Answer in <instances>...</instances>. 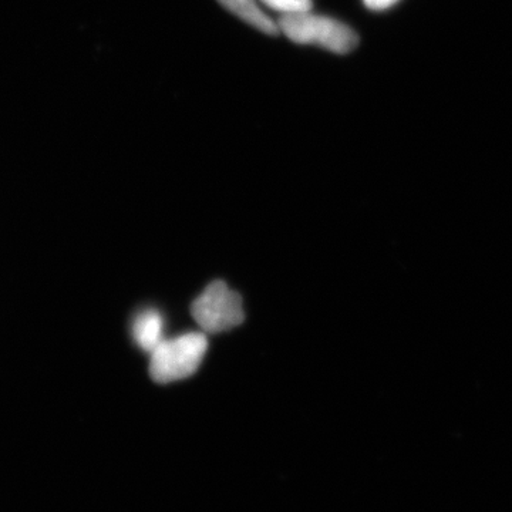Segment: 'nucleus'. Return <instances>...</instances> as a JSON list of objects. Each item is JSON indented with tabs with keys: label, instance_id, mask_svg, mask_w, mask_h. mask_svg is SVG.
<instances>
[{
	"label": "nucleus",
	"instance_id": "f257e3e1",
	"mask_svg": "<svg viewBox=\"0 0 512 512\" xmlns=\"http://www.w3.org/2000/svg\"><path fill=\"white\" fill-rule=\"evenodd\" d=\"M278 26L298 45H315L338 55H346L359 45V36L348 25L311 12L282 16Z\"/></svg>",
	"mask_w": 512,
	"mask_h": 512
},
{
	"label": "nucleus",
	"instance_id": "f03ea898",
	"mask_svg": "<svg viewBox=\"0 0 512 512\" xmlns=\"http://www.w3.org/2000/svg\"><path fill=\"white\" fill-rule=\"evenodd\" d=\"M208 339L204 333H187L171 340H163L151 353L150 375L154 382L165 384L190 377L197 372Z\"/></svg>",
	"mask_w": 512,
	"mask_h": 512
},
{
	"label": "nucleus",
	"instance_id": "7ed1b4c3",
	"mask_svg": "<svg viewBox=\"0 0 512 512\" xmlns=\"http://www.w3.org/2000/svg\"><path fill=\"white\" fill-rule=\"evenodd\" d=\"M191 315L207 333L237 328L245 319L242 298L222 281H214L192 302Z\"/></svg>",
	"mask_w": 512,
	"mask_h": 512
},
{
	"label": "nucleus",
	"instance_id": "20e7f679",
	"mask_svg": "<svg viewBox=\"0 0 512 512\" xmlns=\"http://www.w3.org/2000/svg\"><path fill=\"white\" fill-rule=\"evenodd\" d=\"M218 2L229 12L234 13L248 25L254 26L255 29L261 30L266 35L276 36L281 32L278 23L262 12L256 0H218Z\"/></svg>",
	"mask_w": 512,
	"mask_h": 512
},
{
	"label": "nucleus",
	"instance_id": "39448f33",
	"mask_svg": "<svg viewBox=\"0 0 512 512\" xmlns=\"http://www.w3.org/2000/svg\"><path fill=\"white\" fill-rule=\"evenodd\" d=\"M134 340L144 352L153 353L163 342V318L157 311H144L133 325Z\"/></svg>",
	"mask_w": 512,
	"mask_h": 512
},
{
	"label": "nucleus",
	"instance_id": "423d86ee",
	"mask_svg": "<svg viewBox=\"0 0 512 512\" xmlns=\"http://www.w3.org/2000/svg\"><path fill=\"white\" fill-rule=\"evenodd\" d=\"M261 2L284 16L311 12L312 9V0H261Z\"/></svg>",
	"mask_w": 512,
	"mask_h": 512
},
{
	"label": "nucleus",
	"instance_id": "0eeeda50",
	"mask_svg": "<svg viewBox=\"0 0 512 512\" xmlns=\"http://www.w3.org/2000/svg\"><path fill=\"white\" fill-rule=\"evenodd\" d=\"M365 5L370 10H376V12H380V10H386L392 8L393 5H396L399 0H363Z\"/></svg>",
	"mask_w": 512,
	"mask_h": 512
}]
</instances>
